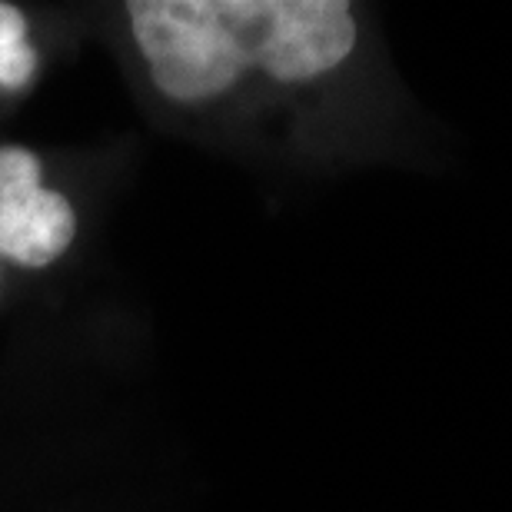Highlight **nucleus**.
Instances as JSON below:
<instances>
[{"mask_svg": "<svg viewBox=\"0 0 512 512\" xmlns=\"http://www.w3.org/2000/svg\"><path fill=\"white\" fill-rule=\"evenodd\" d=\"M77 217L64 193L40 187V160L24 147H0V256L47 266L74 243Z\"/></svg>", "mask_w": 512, "mask_h": 512, "instance_id": "obj_2", "label": "nucleus"}, {"mask_svg": "<svg viewBox=\"0 0 512 512\" xmlns=\"http://www.w3.org/2000/svg\"><path fill=\"white\" fill-rule=\"evenodd\" d=\"M130 27L153 84L180 104L227 94L250 70L313 84L360 44L346 0H133Z\"/></svg>", "mask_w": 512, "mask_h": 512, "instance_id": "obj_1", "label": "nucleus"}, {"mask_svg": "<svg viewBox=\"0 0 512 512\" xmlns=\"http://www.w3.org/2000/svg\"><path fill=\"white\" fill-rule=\"evenodd\" d=\"M27 40V17L17 7L0 4V47L24 44Z\"/></svg>", "mask_w": 512, "mask_h": 512, "instance_id": "obj_3", "label": "nucleus"}]
</instances>
